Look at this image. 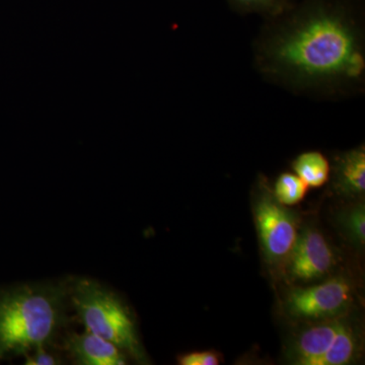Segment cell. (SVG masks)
Listing matches in <instances>:
<instances>
[{"mask_svg":"<svg viewBox=\"0 0 365 365\" xmlns=\"http://www.w3.org/2000/svg\"><path fill=\"white\" fill-rule=\"evenodd\" d=\"M352 300V287L345 278H333L307 288H294L285 307L295 318L332 319L342 314Z\"/></svg>","mask_w":365,"mask_h":365,"instance_id":"277c9868","label":"cell"},{"mask_svg":"<svg viewBox=\"0 0 365 365\" xmlns=\"http://www.w3.org/2000/svg\"><path fill=\"white\" fill-rule=\"evenodd\" d=\"M292 169L309 188H319L330 179V163L319 151H307L297 155L292 162Z\"/></svg>","mask_w":365,"mask_h":365,"instance_id":"30bf717a","label":"cell"},{"mask_svg":"<svg viewBox=\"0 0 365 365\" xmlns=\"http://www.w3.org/2000/svg\"><path fill=\"white\" fill-rule=\"evenodd\" d=\"M256 223L266 258L271 263L289 258L299 237L294 215L263 194L257 203Z\"/></svg>","mask_w":365,"mask_h":365,"instance_id":"5b68a950","label":"cell"},{"mask_svg":"<svg viewBox=\"0 0 365 365\" xmlns=\"http://www.w3.org/2000/svg\"><path fill=\"white\" fill-rule=\"evenodd\" d=\"M66 287L0 288V361L49 347L66 322Z\"/></svg>","mask_w":365,"mask_h":365,"instance_id":"7a4b0ae2","label":"cell"},{"mask_svg":"<svg viewBox=\"0 0 365 365\" xmlns=\"http://www.w3.org/2000/svg\"><path fill=\"white\" fill-rule=\"evenodd\" d=\"M334 265V254L324 235L307 228L299 234L289 256V274L295 280L309 282L325 276Z\"/></svg>","mask_w":365,"mask_h":365,"instance_id":"8992f818","label":"cell"},{"mask_svg":"<svg viewBox=\"0 0 365 365\" xmlns=\"http://www.w3.org/2000/svg\"><path fill=\"white\" fill-rule=\"evenodd\" d=\"M364 0H300L265 20L255 61L273 83L307 95H346L365 78Z\"/></svg>","mask_w":365,"mask_h":365,"instance_id":"6da1fadb","label":"cell"},{"mask_svg":"<svg viewBox=\"0 0 365 365\" xmlns=\"http://www.w3.org/2000/svg\"><path fill=\"white\" fill-rule=\"evenodd\" d=\"M66 348L74 362L81 365H123L126 353L116 345L88 331L73 333L66 341Z\"/></svg>","mask_w":365,"mask_h":365,"instance_id":"ba28073f","label":"cell"},{"mask_svg":"<svg viewBox=\"0 0 365 365\" xmlns=\"http://www.w3.org/2000/svg\"><path fill=\"white\" fill-rule=\"evenodd\" d=\"M309 187L297 174L283 173L274 185V198L283 206H294L306 198Z\"/></svg>","mask_w":365,"mask_h":365,"instance_id":"7c38bea8","label":"cell"},{"mask_svg":"<svg viewBox=\"0 0 365 365\" xmlns=\"http://www.w3.org/2000/svg\"><path fill=\"white\" fill-rule=\"evenodd\" d=\"M359 342L353 328L345 323L325 354L314 365H345L350 364L359 353Z\"/></svg>","mask_w":365,"mask_h":365,"instance_id":"8fae6325","label":"cell"},{"mask_svg":"<svg viewBox=\"0 0 365 365\" xmlns=\"http://www.w3.org/2000/svg\"><path fill=\"white\" fill-rule=\"evenodd\" d=\"M342 319H331L304 329L297 335L289 350V359L297 365H314L332 344L345 325Z\"/></svg>","mask_w":365,"mask_h":365,"instance_id":"52a82bcc","label":"cell"},{"mask_svg":"<svg viewBox=\"0 0 365 365\" xmlns=\"http://www.w3.org/2000/svg\"><path fill=\"white\" fill-rule=\"evenodd\" d=\"M68 294L86 331L109 341L138 361L143 359L135 323L116 294L86 278L76 281Z\"/></svg>","mask_w":365,"mask_h":365,"instance_id":"3957f363","label":"cell"},{"mask_svg":"<svg viewBox=\"0 0 365 365\" xmlns=\"http://www.w3.org/2000/svg\"><path fill=\"white\" fill-rule=\"evenodd\" d=\"M25 364L28 365H56L61 364V359L50 351L49 347H40L33 351L26 353Z\"/></svg>","mask_w":365,"mask_h":365,"instance_id":"2e32d148","label":"cell"},{"mask_svg":"<svg viewBox=\"0 0 365 365\" xmlns=\"http://www.w3.org/2000/svg\"><path fill=\"white\" fill-rule=\"evenodd\" d=\"M340 225L349 241L359 248L365 242V208L364 204H357L341 215Z\"/></svg>","mask_w":365,"mask_h":365,"instance_id":"5bb4252c","label":"cell"},{"mask_svg":"<svg viewBox=\"0 0 365 365\" xmlns=\"http://www.w3.org/2000/svg\"><path fill=\"white\" fill-rule=\"evenodd\" d=\"M335 187L347 196H360L365 191L364 145L346 151L336 158Z\"/></svg>","mask_w":365,"mask_h":365,"instance_id":"9c48e42d","label":"cell"},{"mask_svg":"<svg viewBox=\"0 0 365 365\" xmlns=\"http://www.w3.org/2000/svg\"><path fill=\"white\" fill-rule=\"evenodd\" d=\"M230 9L239 14H259L265 20L284 13L294 0H227Z\"/></svg>","mask_w":365,"mask_h":365,"instance_id":"4fadbf2b","label":"cell"},{"mask_svg":"<svg viewBox=\"0 0 365 365\" xmlns=\"http://www.w3.org/2000/svg\"><path fill=\"white\" fill-rule=\"evenodd\" d=\"M222 361V355L215 350L187 353L178 359L181 365H217Z\"/></svg>","mask_w":365,"mask_h":365,"instance_id":"9a60e30c","label":"cell"}]
</instances>
